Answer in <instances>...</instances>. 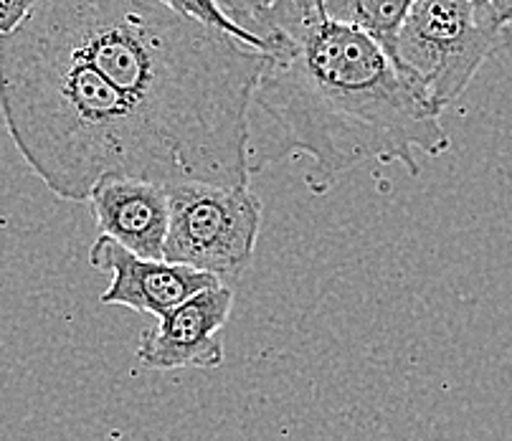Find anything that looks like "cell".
<instances>
[{"mask_svg": "<svg viewBox=\"0 0 512 441\" xmlns=\"http://www.w3.org/2000/svg\"><path fill=\"white\" fill-rule=\"evenodd\" d=\"M251 33L267 41V66L251 109L267 132L251 140V175L289 155L310 158L305 183L322 196L355 165H404L449 150L442 115L368 33L333 21L320 0H272Z\"/></svg>", "mask_w": 512, "mask_h": 441, "instance_id": "1", "label": "cell"}, {"mask_svg": "<svg viewBox=\"0 0 512 441\" xmlns=\"http://www.w3.org/2000/svg\"><path fill=\"white\" fill-rule=\"evenodd\" d=\"M0 109L23 160L64 201H89L109 175L188 180L148 117L36 11L0 36Z\"/></svg>", "mask_w": 512, "mask_h": 441, "instance_id": "3", "label": "cell"}, {"mask_svg": "<svg viewBox=\"0 0 512 441\" xmlns=\"http://www.w3.org/2000/svg\"><path fill=\"white\" fill-rule=\"evenodd\" d=\"M416 0H320L327 18L353 26L393 54L398 28Z\"/></svg>", "mask_w": 512, "mask_h": 441, "instance_id": "9", "label": "cell"}, {"mask_svg": "<svg viewBox=\"0 0 512 441\" xmlns=\"http://www.w3.org/2000/svg\"><path fill=\"white\" fill-rule=\"evenodd\" d=\"M497 8V13H500L502 23H507V26H512V0H492Z\"/></svg>", "mask_w": 512, "mask_h": 441, "instance_id": "13", "label": "cell"}, {"mask_svg": "<svg viewBox=\"0 0 512 441\" xmlns=\"http://www.w3.org/2000/svg\"><path fill=\"white\" fill-rule=\"evenodd\" d=\"M89 264L109 277V287L99 297L102 305L130 307L145 315L163 317L196 294L221 287L213 274L165 259H142L102 234L89 249Z\"/></svg>", "mask_w": 512, "mask_h": 441, "instance_id": "7", "label": "cell"}, {"mask_svg": "<svg viewBox=\"0 0 512 441\" xmlns=\"http://www.w3.org/2000/svg\"><path fill=\"white\" fill-rule=\"evenodd\" d=\"M216 3L224 8V13L231 21H236L246 31H251L256 18L272 6V0H216Z\"/></svg>", "mask_w": 512, "mask_h": 441, "instance_id": "11", "label": "cell"}, {"mask_svg": "<svg viewBox=\"0 0 512 441\" xmlns=\"http://www.w3.org/2000/svg\"><path fill=\"white\" fill-rule=\"evenodd\" d=\"M33 11L148 117L188 180L249 186L251 99L267 54L158 0H39Z\"/></svg>", "mask_w": 512, "mask_h": 441, "instance_id": "2", "label": "cell"}, {"mask_svg": "<svg viewBox=\"0 0 512 441\" xmlns=\"http://www.w3.org/2000/svg\"><path fill=\"white\" fill-rule=\"evenodd\" d=\"M87 203L102 236H109L142 259H163L170 229V198L165 183L109 175L94 186Z\"/></svg>", "mask_w": 512, "mask_h": 441, "instance_id": "8", "label": "cell"}, {"mask_svg": "<svg viewBox=\"0 0 512 441\" xmlns=\"http://www.w3.org/2000/svg\"><path fill=\"white\" fill-rule=\"evenodd\" d=\"M231 307L234 292L226 284L196 294L142 333L137 360L153 371H216L224 365L221 330Z\"/></svg>", "mask_w": 512, "mask_h": 441, "instance_id": "6", "label": "cell"}, {"mask_svg": "<svg viewBox=\"0 0 512 441\" xmlns=\"http://www.w3.org/2000/svg\"><path fill=\"white\" fill-rule=\"evenodd\" d=\"M158 3L173 8L175 13H183V16L193 18V21L206 23V26L216 28V31L229 33V36L239 39L241 44H246L249 49L262 51V54H267L269 51L267 41H264L262 36H256V33L241 28L236 21H231V18L224 13V8L218 6L216 0H158Z\"/></svg>", "mask_w": 512, "mask_h": 441, "instance_id": "10", "label": "cell"}, {"mask_svg": "<svg viewBox=\"0 0 512 441\" xmlns=\"http://www.w3.org/2000/svg\"><path fill=\"white\" fill-rule=\"evenodd\" d=\"M36 3L39 0H0V36L16 31L31 16Z\"/></svg>", "mask_w": 512, "mask_h": 441, "instance_id": "12", "label": "cell"}, {"mask_svg": "<svg viewBox=\"0 0 512 441\" xmlns=\"http://www.w3.org/2000/svg\"><path fill=\"white\" fill-rule=\"evenodd\" d=\"M170 229L163 259L218 282L249 269L262 229V201L249 186H211L180 180L168 186Z\"/></svg>", "mask_w": 512, "mask_h": 441, "instance_id": "5", "label": "cell"}, {"mask_svg": "<svg viewBox=\"0 0 512 441\" xmlns=\"http://www.w3.org/2000/svg\"><path fill=\"white\" fill-rule=\"evenodd\" d=\"M507 44L510 26L492 0H416L391 56L411 87L442 115Z\"/></svg>", "mask_w": 512, "mask_h": 441, "instance_id": "4", "label": "cell"}]
</instances>
